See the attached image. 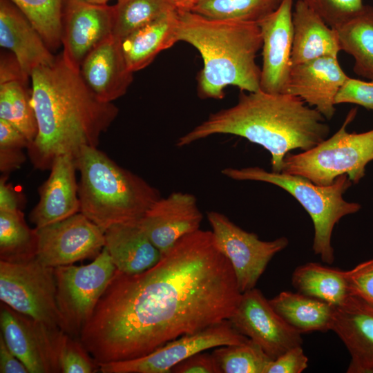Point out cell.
<instances>
[{"mask_svg": "<svg viewBox=\"0 0 373 373\" xmlns=\"http://www.w3.org/2000/svg\"><path fill=\"white\" fill-rule=\"evenodd\" d=\"M0 372L29 373L26 366L8 347L1 334H0Z\"/></svg>", "mask_w": 373, "mask_h": 373, "instance_id": "obj_43", "label": "cell"}, {"mask_svg": "<svg viewBox=\"0 0 373 373\" xmlns=\"http://www.w3.org/2000/svg\"><path fill=\"white\" fill-rule=\"evenodd\" d=\"M38 235L27 224L22 211H0V259L22 262L36 258Z\"/></svg>", "mask_w": 373, "mask_h": 373, "instance_id": "obj_29", "label": "cell"}, {"mask_svg": "<svg viewBox=\"0 0 373 373\" xmlns=\"http://www.w3.org/2000/svg\"><path fill=\"white\" fill-rule=\"evenodd\" d=\"M55 271L57 303L65 332L79 336L113 278L116 267L104 247L88 265L59 266Z\"/></svg>", "mask_w": 373, "mask_h": 373, "instance_id": "obj_9", "label": "cell"}, {"mask_svg": "<svg viewBox=\"0 0 373 373\" xmlns=\"http://www.w3.org/2000/svg\"><path fill=\"white\" fill-rule=\"evenodd\" d=\"M228 320L239 333L259 345L273 360L303 343L301 334L289 325L255 287L242 294Z\"/></svg>", "mask_w": 373, "mask_h": 373, "instance_id": "obj_14", "label": "cell"}, {"mask_svg": "<svg viewBox=\"0 0 373 373\" xmlns=\"http://www.w3.org/2000/svg\"><path fill=\"white\" fill-rule=\"evenodd\" d=\"M283 0H199L192 12L218 20L258 23Z\"/></svg>", "mask_w": 373, "mask_h": 373, "instance_id": "obj_32", "label": "cell"}, {"mask_svg": "<svg viewBox=\"0 0 373 373\" xmlns=\"http://www.w3.org/2000/svg\"><path fill=\"white\" fill-rule=\"evenodd\" d=\"M25 86L19 81L0 84V119L17 128L32 143L37 134V124Z\"/></svg>", "mask_w": 373, "mask_h": 373, "instance_id": "obj_31", "label": "cell"}, {"mask_svg": "<svg viewBox=\"0 0 373 373\" xmlns=\"http://www.w3.org/2000/svg\"><path fill=\"white\" fill-rule=\"evenodd\" d=\"M0 45L10 50L28 79L37 67L55 61L39 32L10 0H0Z\"/></svg>", "mask_w": 373, "mask_h": 373, "instance_id": "obj_22", "label": "cell"}, {"mask_svg": "<svg viewBox=\"0 0 373 373\" xmlns=\"http://www.w3.org/2000/svg\"><path fill=\"white\" fill-rule=\"evenodd\" d=\"M178 12H192L199 0H169Z\"/></svg>", "mask_w": 373, "mask_h": 373, "instance_id": "obj_46", "label": "cell"}, {"mask_svg": "<svg viewBox=\"0 0 373 373\" xmlns=\"http://www.w3.org/2000/svg\"><path fill=\"white\" fill-rule=\"evenodd\" d=\"M28 79L24 76L21 68L13 55H1L0 62V84L19 81L26 83Z\"/></svg>", "mask_w": 373, "mask_h": 373, "instance_id": "obj_45", "label": "cell"}, {"mask_svg": "<svg viewBox=\"0 0 373 373\" xmlns=\"http://www.w3.org/2000/svg\"><path fill=\"white\" fill-rule=\"evenodd\" d=\"M75 158L80 174L79 212L104 231L115 224L140 220L161 198L156 188L97 147L84 146Z\"/></svg>", "mask_w": 373, "mask_h": 373, "instance_id": "obj_5", "label": "cell"}, {"mask_svg": "<svg viewBox=\"0 0 373 373\" xmlns=\"http://www.w3.org/2000/svg\"><path fill=\"white\" fill-rule=\"evenodd\" d=\"M7 175L0 179V211H21L24 204L23 196L15 187L7 182Z\"/></svg>", "mask_w": 373, "mask_h": 373, "instance_id": "obj_41", "label": "cell"}, {"mask_svg": "<svg viewBox=\"0 0 373 373\" xmlns=\"http://www.w3.org/2000/svg\"><path fill=\"white\" fill-rule=\"evenodd\" d=\"M293 65L323 57H338L341 51L337 32L303 0H297L292 12Z\"/></svg>", "mask_w": 373, "mask_h": 373, "instance_id": "obj_24", "label": "cell"}, {"mask_svg": "<svg viewBox=\"0 0 373 373\" xmlns=\"http://www.w3.org/2000/svg\"><path fill=\"white\" fill-rule=\"evenodd\" d=\"M26 16L50 50L61 44L64 0H10Z\"/></svg>", "mask_w": 373, "mask_h": 373, "instance_id": "obj_33", "label": "cell"}, {"mask_svg": "<svg viewBox=\"0 0 373 373\" xmlns=\"http://www.w3.org/2000/svg\"><path fill=\"white\" fill-rule=\"evenodd\" d=\"M1 334L29 373H59V352L66 333L1 305Z\"/></svg>", "mask_w": 373, "mask_h": 373, "instance_id": "obj_12", "label": "cell"}, {"mask_svg": "<svg viewBox=\"0 0 373 373\" xmlns=\"http://www.w3.org/2000/svg\"><path fill=\"white\" fill-rule=\"evenodd\" d=\"M113 6L64 0L61 44L64 59L77 70L89 52L112 35Z\"/></svg>", "mask_w": 373, "mask_h": 373, "instance_id": "obj_15", "label": "cell"}, {"mask_svg": "<svg viewBox=\"0 0 373 373\" xmlns=\"http://www.w3.org/2000/svg\"><path fill=\"white\" fill-rule=\"evenodd\" d=\"M303 1L333 29L353 17L364 6L363 0Z\"/></svg>", "mask_w": 373, "mask_h": 373, "instance_id": "obj_35", "label": "cell"}, {"mask_svg": "<svg viewBox=\"0 0 373 373\" xmlns=\"http://www.w3.org/2000/svg\"><path fill=\"white\" fill-rule=\"evenodd\" d=\"M248 339L227 319L169 341L146 355L99 364V370L102 373H171L175 365L195 354L222 345L240 344Z\"/></svg>", "mask_w": 373, "mask_h": 373, "instance_id": "obj_11", "label": "cell"}, {"mask_svg": "<svg viewBox=\"0 0 373 373\" xmlns=\"http://www.w3.org/2000/svg\"><path fill=\"white\" fill-rule=\"evenodd\" d=\"M348 77L338 57H320L292 66L285 93L300 97L329 120L336 95Z\"/></svg>", "mask_w": 373, "mask_h": 373, "instance_id": "obj_18", "label": "cell"}, {"mask_svg": "<svg viewBox=\"0 0 373 373\" xmlns=\"http://www.w3.org/2000/svg\"><path fill=\"white\" fill-rule=\"evenodd\" d=\"M351 295L373 305V259L346 270Z\"/></svg>", "mask_w": 373, "mask_h": 373, "instance_id": "obj_38", "label": "cell"}, {"mask_svg": "<svg viewBox=\"0 0 373 373\" xmlns=\"http://www.w3.org/2000/svg\"><path fill=\"white\" fill-rule=\"evenodd\" d=\"M293 1L283 0L258 22L262 36L260 90L285 93L292 67Z\"/></svg>", "mask_w": 373, "mask_h": 373, "instance_id": "obj_16", "label": "cell"}, {"mask_svg": "<svg viewBox=\"0 0 373 373\" xmlns=\"http://www.w3.org/2000/svg\"><path fill=\"white\" fill-rule=\"evenodd\" d=\"M354 104L373 111V80L348 77L335 98V104Z\"/></svg>", "mask_w": 373, "mask_h": 373, "instance_id": "obj_37", "label": "cell"}, {"mask_svg": "<svg viewBox=\"0 0 373 373\" xmlns=\"http://www.w3.org/2000/svg\"><path fill=\"white\" fill-rule=\"evenodd\" d=\"M77 170L73 155H62L55 159L48 179L39 189V202L29 214V220L35 228L55 223L79 212Z\"/></svg>", "mask_w": 373, "mask_h": 373, "instance_id": "obj_19", "label": "cell"}, {"mask_svg": "<svg viewBox=\"0 0 373 373\" xmlns=\"http://www.w3.org/2000/svg\"><path fill=\"white\" fill-rule=\"evenodd\" d=\"M36 229V258L48 267L55 268L96 257L104 247V231L80 212Z\"/></svg>", "mask_w": 373, "mask_h": 373, "instance_id": "obj_13", "label": "cell"}, {"mask_svg": "<svg viewBox=\"0 0 373 373\" xmlns=\"http://www.w3.org/2000/svg\"><path fill=\"white\" fill-rule=\"evenodd\" d=\"M107 1H108L109 0H107Z\"/></svg>", "mask_w": 373, "mask_h": 373, "instance_id": "obj_49", "label": "cell"}, {"mask_svg": "<svg viewBox=\"0 0 373 373\" xmlns=\"http://www.w3.org/2000/svg\"><path fill=\"white\" fill-rule=\"evenodd\" d=\"M212 354L222 373H265L273 360L250 339L240 344L217 347Z\"/></svg>", "mask_w": 373, "mask_h": 373, "instance_id": "obj_34", "label": "cell"}, {"mask_svg": "<svg viewBox=\"0 0 373 373\" xmlns=\"http://www.w3.org/2000/svg\"><path fill=\"white\" fill-rule=\"evenodd\" d=\"M207 218L219 249L233 269L242 293L255 287L272 258L289 244L286 237L261 240L254 233L243 230L217 211L208 212Z\"/></svg>", "mask_w": 373, "mask_h": 373, "instance_id": "obj_10", "label": "cell"}, {"mask_svg": "<svg viewBox=\"0 0 373 373\" xmlns=\"http://www.w3.org/2000/svg\"><path fill=\"white\" fill-rule=\"evenodd\" d=\"M372 160H373V155H372Z\"/></svg>", "mask_w": 373, "mask_h": 373, "instance_id": "obj_48", "label": "cell"}, {"mask_svg": "<svg viewBox=\"0 0 373 373\" xmlns=\"http://www.w3.org/2000/svg\"><path fill=\"white\" fill-rule=\"evenodd\" d=\"M173 373H222L212 354L200 352L175 365Z\"/></svg>", "mask_w": 373, "mask_h": 373, "instance_id": "obj_40", "label": "cell"}, {"mask_svg": "<svg viewBox=\"0 0 373 373\" xmlns=\"http://www.w3.org/2000/svg\"><path fill=\"white\" fill-rule=\"evenodd\" d=\"M30 78L37 134L27 151L34 167L50 170L59 155L97 147L119 108L98 98L62 54L53 64L36 68Z\"/></svg>", "mask_w": 373, "mask_h": 373, "instance_id": "obj_2", "label": "cell"}, {"mask_svg": "<svg viewBox=\"0 0 373 373\" xmlns=\"http://www.w3.org/2000/svg\"><path fill=\"white\" fill-rule=\"evenodd\" d=\"M335 30L341 50L354 59V73L373 80V7L364 5L356 15Z\"/></svg>", "mask_w": 373, "mask_h": 373, "instance_id": "obj_28", "label": "cell"}, {"mask_svg": "<svg viewBox=\"0 0 373 373\" xmlns=\"http://www.w3.org/2000/svg\"><path fill=\"white\" fill-rule=\"evenodd\" d=\"M291 284L298 292L335 307L351 295L346 271L316 262L297 267L291 276Z\"/></svg>", "mask_w": 373, "mask_h": 373, "instance_id": "obj_27", "label": "cell"}, {"mask_svg": "<svg viewBox=\"0 0 373 373\" xmlns=\"http://www.w3.org/2000/svg\"><path fill=\"white\" fill-rule=\"evenodd\" d=\"M79 71L87 86L107 102L123 96L133 78L123 55L121 40L113 35L89 52Z\"/></svg>", "mask_w": 373, "mask_h": 373, "instance_id": "obj_21", "label": "cell"}, {"mask_svg": "<svg viewBox=\"0 0 373 373\" xmlns=\"http://www.w3.org/2000/svg\"><path fill=\"white\" fill-rule=\"evenodd\" d=\"M178 15V41L193 46L203 61L197 77L201 98L222 99L229 86L240 91L260 89L256 57L262 41L258 23L213 19L193 12Z\"/></svg>", "mask_w": 373, "mask_h": 373, "instance_id": "obj_4", "label": "cell"}, {"mask_svg": "<svg viewBox=\"0 0 373 373\" xmlns=\"http://www.w3.org/2000/svg\"><path fill=\"white\" fill-rule=\"evenodd\" d=\"M325 118L300 97L262 90L240 91L236 104L209 115L207 119L180 137L183 147L218 134L246 138L267 150L272 171L280 172L291 151H307L325 140L329 127Z\"/></svg>", "mask_w": 373, "mask_h": 373, "instance_id": "obj_3", "label": "cell"}, {"mask_svg": "<svg viewBox=\"0 0 373 373\" xmlns=\"http://www.w3.org/2000/svg\"><path fill=\"white\" fill-rule=\"evenodd\" d=\"M79 1H82L91 3H97V4H106L108 2L107 0H79Z\"/></svg>", "mask_w": 373, "mask_h": 373, "instance_id": "obj_47", "label": "cell"}, {"mask_svg": "<svg viewBox=\"0 0 373 373\" xmlns=\"http://www.w3.org/2000/svg\"><path fill=\"white\" fill-rule=\"evenodd\" d=\"M202 219L195 196L178 191L159 198L139 222L163 254L180 238L200 229Z\"/></svg>", "mask_w": 373, "mask_h": 373, "instance_id": "obj_17", "label": "cell"}, {"mask_svg": "<svg viewBox=\"0 0 373 373\" xmlns=\"http://www.w3.org/2000/svg\"><path fill=\"white\" fill-rule=\"evenodd\" d=\"M0 299L19 313L65 332L57 303L55 268L36 258L22 262L0 260Z\"/></svg>", "mask_w": 373, "mask_h": 373, "instance_id": "obj_8", "label": "cell"}, {"mask_svg": "<svg viewBox=\"0 0 373 373\" xmlns=\"http://www.w3.org/2000/svg\"><path fill=\"white\" fill-rule=\"evenodd\" d=\"M30 142L17 128L0 119V147L28 149Z\"/></svg>", "mask_w": 373, "mask_h": 373, "instance_id": "obj_42", "label": "cell"}, {"mask_svg": "<svg viewBox=\"0 0 373 373\" xmlns=\"http://www.w3.org/2000/svg\"><path fill=\"white\" fill-rule=\"evenodd\" d=\"M23 149L19 147H0V171L8 175L17 170L26 160Z\"/></svg>", "mask_w": 373, "mask_h": 373, "instance_id": "obj_44", "label": "cell"}, {"mask_svg": "<svg viewBox=\"0 0 373 373\" xmlns=\"http://www.w3.org/2000/svg\"><path fill=\"white\" fill-rule=\"evenodd\" d=\"M173 10L169 0H117L113 6L112 35L122 40Z\"/></svg>", "mask_w": 373, "mask_h": 373, "instance_id": "obj_30", "label": "cell"}, {"mask_svg": "<svg viewBox=\"0 0 373 373\" xmlns=\"http://www.w3.org/2000/svg\"><path fill=\"white\" fill-rule=\"evenodd\" d=\"M178 12L173 10L121 40L123 55L131 71L148 66L160 52L178 41Z\"/></svg>", "mask_w": 373, "mask_h": 373, "instance_id": "obj_25", "label": "cell"}, {"mask_svg": "<svg viewBox=\"0 0 373 373\" xmlns=\"http://www.w3.org/2000/svg\"><path fill=\"white\" fill-rule=\"evenodd\" d=\"M308 367V358L302 345L292 347L268 365L265 373H300Z\"/></svg>", "mask_w": 373, "mask_h": 373, "instance_id": "obj_39", "label": "cell"}, {"mask_svg": "<svg viewBox=\"0 0 373 373\" xmlns=\"http://www.w3.org/2000/svg\"><path fill=\"white\" fill-rule=\"evenodd\" d=\"M222 173L235 180L260 181L274 184L291 194L310 216L314 224L312 249L322 261H334L332 236L334 226L345 216L358 212L361 205L344 200L343 195L352 182L347 175L338 176L327 186L317 185L299 176L267 171L258 166L225 168Z\"/></svg>", "mask_w": 373, "mask_h": 373, "instance_id": "obj_6", "label": "cell"}, {"mask_svg": "<svg viewBox=\"0 0 373 373\" xmlns=\"http://www.w3.org/2000/svg\"><path fill=\"white\" fill-rule=\"evenodd\" d=\"M356 114V109L352 108L337 132L310 149L287 153L280 172L303 177L321 186L332 184L342 175H347L354 183L358 182L372 161L373 130L349 133L347 127Z\"/></svg>", "mask_w": 373, "mask_h": 373, "instance_id": "obj_7", "label": "cell"}, {"mask_svg": "<svg viewBox=\"0 0 373 373\" xmlns=\"http://www.w3.org/2000/svg\"><path fill=\"white\" fill-rule=\"evenodd\" d=\"M139 221L115 224L104 231V247L116 269L127 274L141 273L162 257Z\"/></svg>", "mask_w": 373, "mask_h": 373, "instance_id": "obj_23", "label": "cell"}, {"mask_svg": "<svg viewBox=\"0 0 373 373\" xmlns=\"http://www.w3.org/2000/svg\"><path fill=\"white\" fill-rule=\"evenodd\" d=\"M81 342L66 334L60 345L59 365L62 373H93L97 363L92 360Z\"/></svg>", "mask_w": 373, "mask_h": 373, "instance_id": "obj_36", "label": "cell"}, {"mask_svg": "<svg viewBox=\"0 0 373 373\" xmlns=\"http://www.w3.org/2000/svg\"><path fill=\"white\" fill-rule=\"evenodd\" d=\"M331 330L350 354L347 372L373 373V305L350 295L335 307Z\"/></svg>", "mask_w": 373, "mask_h": 373, "instance_id": "obj_20", "label": "cell"}, {"mask_svg": "<svg viewBox=\"0 0 373 373\" xmlns=\"http://www.w3.org/2000/svg\"><path fill=\"white\" fill-rule=\"evenodd\" d=\"M242 294L212 231L198 229L141 273L116 269L79 341L97 365L138 358L229 319Z\"/></svg>", "mask_w": 373, "mask_h": 373, "instance_id": "obj_1", "label": "cell"}, {"mask_svg": "<svg viewBox=\"0 0 373 373\" xmlns=\"http://www.w3.org/2000/svg\"><path fill=\"white\" fill-rule=\"evenodd\" d=\"M274 310L300 334L331 330L335 307L298 291H283L269 300Z\"/></svg>", "mask_w": 373, "mask_h": 373, "instance_id": "obj_26", "label": "cell"}]
</instances>
